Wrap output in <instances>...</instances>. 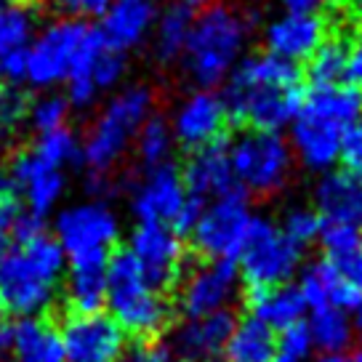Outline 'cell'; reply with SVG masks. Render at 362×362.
<instances>
[{
	"label": "cell",
	"instance_id": "obj_33",
	"mask_svg": "<svg viewBox=\"0 0 362 362\" xmlns=\"http://www.w3.org/2000/svg\"><path fill=\"white\" fill-rule=\"evenodd\" d=\"M173 149H176V139H173L168 120L160 115H152L147 123L139 128L134 141V152L141 163V168L173 163Z\"/></svg>",
	"mask_w": 362,
	"mask_h": 362
},
{
	"label": "cell",
	"instance_id": "obj_3",
	"mask_svg": "<svg viewBox=\"0 0 362 362\" xmlns=\"http://www.w3.org/2000/svg\"><path fill=\"white\" fill-rule=\"evenodd\" d=\"M67 256L51 232L16 240L0 256V309L16 320L45 317L57 304Z\"/></svg>",
	"mask_w": 362,
	"mask_h": 362
},
{
	"label": "cell",
	"instance_id": "obj_34",
	"mask_svg": "<svg viewBox=\"0 0 362 362\" xmlns=\"http://www.w3.org/2000/svg\"><path fill=\"white\" fill-rule=\"evenodd\" d=\"M33 149L51 165L67 170L72 163H80V139L78 134L64 125L48 134H37L33 141Z\"/></svg>",
	"mask_w": 362,
	"mask_h": 362
},
{
	"label": "cell",
	"instance_id": "obj_41",
	"mask_svg": "<svg viewBox=\"0 0 362 362\" xmlns=\"http://www.w3.org/2000/svg\"><path fill=\"white\" fill-rule=\"evenodd\" d=\"M344 170H349L354 176L362 179V120L351 128L346 139H344V147H341V160Z\"/></svg>",
	"mask_w": 362,
	"mask_h": 362
},
{
	"label": "cell",
	"instance_id": "obj_11",
	"mask_svg": "<svg viewBox=\"0 0 362 362\" xmlns=\"http://www.w3.org/2000/svg\"><path fill=\"white\" fill-rule=\"evenodd\" d=\"M304 261V250L293 245L283 235L280 224L269 216H253L245 245L238 256L240 280L250 285V291L288 285Z\"/></svg>",
	"mask_w": 362,
	"mask_h": 362
},
{
	"label": "cell",
	"instance_id": "obj_25",
	"mask_svg": "<svg viewBox=\"0 0 362 362\" xmlns=\"http://www.w3.org/2000/svg\"><path fill=\"white\" fill-rule=\"evenodd\" d=\"M298 291L304 296L306 312H315V309H344L349 312L360 304L362 293H357L344 277L341 272L330 264V261H315L312 267H306L301 272V283Z\"/></svg>",
	"mask_w": 362,
	"mask_h": 362
},
{
	"label": "cell",
	"instance_id": "obj_54",
	"mask_svg": "<svg viewBox=\"0 0 362 362\" xmlns=\"http://www.w3.org/2000/svg\"><path fill=\"white\" fill-rule=\"evenodd\" d=\"M117 362H136V360L131 357V354H128V357H123V360H117Z\"/></svg>",
	"mask_w": 362,
	"mask_h": 362
},
{
	"label": "cell",
	"instance_id": "obj_4",
	"mask_svg": "<svg viewBox=\"0 0 362 362\" xmlns=\"http://www.w3.org/2000/svg\"><path fill=\"white\" fill-rule=\"evenodd\" d=\"M362 120V90L339 83L312 88L293 117L288 144L306 170L328 173L341 160L344 139Z\"/></svg>",
	"mask_w": 362,
	"mask_h": 362
},
{
	"label": "cell",
	"instance_id": "obj_22",
	"mask_svg": "<svg viewBox=\"0 0 362 362\" xmlns=\"http://www.w3.org/2000/svg\"><path fill=\"white\" fill-rule=\"evenodd\" d=\"M179 170L187 192L192 194L197 203H208V200H216L221 194L238 189L232 163H229V144L224 141L192 149Z\"/></svg>",
	"mask_w": 362,
	"mask_h": 362
},
{
	"label": "cell",
	"instance_id": "obj_53",
	"mask_svg": "<svg viewBox=\"0 0 362 362\" xmlns=\"http://www.w3.org/2000/svg\"><path fill=\"white\" fill-rule=\"evenodd\" d=\"M351 362H362V351H357V354L351 357Z\"/></svg>",
	"mask_w": 362,
	"mask_h": 362
},
{
	"label": "cell",
	"instance_id": "obj_42",
	"mask_svg": "<svg viewBox=\"0 0 362 362\" xmlns=\"http://www.w3.org/2000/svg\"><path fill=\"white\" fill-rule=\"evenodd\" d=\"M19 216L22 208L8 200V203H0V256L11 248L16 243V226H19Z\"/></svg>",
	"mask_w": 362,
	"mask_h": 362
},
{
	"label": "cell",
	"instance_id": "obj_8",
	"mask_svg": "<svg viewBox=\"0 0 362 362\" xmlns=\"http://www.w3.org/2000/svg\"><path fill=\"white\" fill-rule=\"evenodd\" d=\"M229 163L238 189H243L248 197H269L288 184L296 158L283 134L245 128L229 144Z\"/></svg>",
	"mask_w": 362,
	"mask_h": 362
},
{
	"label": "cell",
	"instance_id": "obj_12",
	"mask_svg": "<svg viewBox=\"0 0 362 362\" xmlns=\"http://www.w3.org/2000/svg\"><path fill=\"white\" fill-rule=\"evenodd\" d=\"M253 216L256 214L243 189H232L216 200L200 203L197 216L189 226L194 250L203 259L238 261L253 224Z\"/></svg>",
	"mask_w": 362,
	"mask_h": 362
},
{
	"label": "cell",
	"instance_id": "obj_46",
	"mask_svg": "<svg viewBox=\"0 0 362 362\" xmlns=\"http://www.w3.org/2000/svg\"><path fill=\"white\" fill-rule=\"evenodd\" d=\"M8 354H11V325L0 322V362L8 360Z\"/></svg>",
	"mask_w": 362,
	"mask_h": 362
},
{
	"label": "cell",
	"instance_id": "obj_32",
	"mask_svg": "<svg viewBox=\"0 0 362 362\" xmlns=\"http://www.w3.org/2000/svg\"><path fill=\"white\" fill-rule=\"evenodd\" d=\"M346 48H349V40H344L339 35H328L322 40V45L306 62V72H309L312 88H325V86L346 83Z\"/></svg>",
	"mask_w": 362,
	"mask_h": 362
},
{
	"label": "cell",
	"instance_id": "obj_27",
	"mask_svg": "<svg viewBox=\"0 0 362 362\" xmlns=\"http://www.w3.org/2000/svg\"><path fill=\"white\" fill-rule=\"evenodd\" d=\"M250 317H256L267 328L274 333L293 328L298 322H304L306 304L304 296L298 291V285H274V288H259L250 291L248 296Z\"/></svg>",
	"mask_w": 362,
	"mask_h": 362
},
{
	"label": "cell",
	"instance_id": "obj_9",
	"mask_svg": "<svg viewBox=\"0 0 362 362\" xmlns=\"http://www.w3.org/2000/svg\"><path fill=\"white\" fill-rule=\"evenodd\" d=\"M200 203L187 192L181 170L173 163L141 168L128 187V211L136 224H160L189 232Z\"/></svg>",
	"mask_w": 362,
	"mask_h": 362
},
{
	"label": "cell",
	"instance_id": "obj_23",
	"mask_svg": "<svg viewBox=\"0 0 362 362\" xmlns=\"http://www.w3.org/2000/svg\"><path fill=\"white\" fill-rule=\"evenodd\" d=\"M315 211L322 224H341L362 232V179L349 170H328L315 187Z\"/></svg>",
	"mask_w": 362,
	"mask_h": 362
},
{
	"label": "cell",
	"instance_id": "obj_52",
	"mask_svg": "<svg viewBox=\"0 0 362 362\" xmlns=\"http://www.w3.org/2000/svg\"><path fill=\"white\" fill-rule=\"evenodd\" d=\"M163 362H192V360H181V357H176V354H168Z\"/></svg>",
	"mask_w": 362,
	"mask_h": 362
},
{
	"label": "cell",
	"instance_id": "obj_13",
	"mask_svg": "<svg viewBox=\"0 0 362 362\" xmlns=\"http://www.w3.org/2000/svg\"><path fill=\"white\" fill-rule=\"evenodd\" d=\"M240 272L235 261L203 259L181 272L176 283V309L184 317L229 312L240 296Z\"/></svg>",
	"mask_w": 362,
	"mask_h": 362
},
{
	"label": "cell",
	"instance_id": "obj_55",
	"mask_svg": "<svg viewBox=\"0 0 362 362\" xmlns=\"http://www.w3.org/2000/svg\"><path fill=\"white\" fill-rule=\"evenodd\" d=\"M0 322H3V309H0Z\"/></svg>",
	"mask_w": 362,
	"mask_h": 362
},
{
	"label": "cell",
	"instance_id": "obj_37",
	"mask_svg": "<svg viewBox=\"0 0 362 362\" xmlns=\"http://www.w3.org/2000/svg\"><path fill=\"white\" fill-rule=\"evenodd\" d=\"M315 344L309 339V330L304 322H298L293 328L277 333V349L272 362H312Z\"/></svg>",
	"mask_w": 362,
	"mask_h": 362
},
{
	"label": "cell",
	"instance_id": "obj_2",
	"mask_svg": "<svg viewBox=\"0 0 362 362\" xmlns=\"http://www.w3.org/2000/svg\"><path fill=\"white\" fill-rule=\"evenodd\" d=\"M155 115V90L144 83H131L107 96L102 110L80 139V163L86 168L88 192L104 200L115 192V170L134 149L139 128Z\"/></svg>",
	"mask_w": 362,
	"mask_h": 362
},
{
	"label": "cell",
	"instance_id": "obj_21",
	"mask_svg": "<svg viewBox=\"0 0 362 362\" xmlns=\"http://www.w3.org/2000/svg\"><path fill=\"white\" fill-rule=\"evenodd\" d=\"M37 33V16L27 3L0 6V80L22 86L27 75V48Z\"/></svg>",
	"mask_w": 362,
	"mask_h": 362
},
{
	"label": "cell",
	"instance_id": "obj_10",
	"mask_svg": "<svg viewBox=\"0 0 362 362\" xmlns=\"http://www.w3.org/2000/svg\"><path fill=\"white\" fill-rule=\"evenodd\" d=\"M120 216L107 200H78L54 216V240L69 261H110L120 240Z\"/></svg>",
	"mask_w": 362,
	"mask_h": 362
},
{
	"label": "cell",
	"instance_id": "obj_6",
	"mask_svg": "<svg viewBox=\"0 0 362 362\" xmlns=\"http://www.w3.org/2000/svg\"><path fill=\"white\" fill-rule=\"evenodd\" d=\"M104 306L125 336L136 339L139 344L158 341L160 333L168 330L173 317V304L168 301L165 291L149 283L125 250L110 256Z\"/></svg>",
	"mask_w": 362,
	"mask_h": 362
},
{
	"label": "cell",
	"instance_id": "obj_15",
	"mask_svg": "<svg viewBox=\"0 0 362 362\" xmlns=\"http://www.w3.org/2000/svg\"><path fill=\"white\" fill-rule=\"evenodd\" d=\"M59 333L67 362H117L128 349V336L107 312H69Z\"/></svg>",
	"mask_w": 362,
	"mask_h": 362
},
{
	"label": "cell",
	"instance_id": "obj_31",
	"mask_svg": "<svg viewBox=\"0 0 362 362\" xmlns=\"http://www.w3.org/2000/svg\"><path fill=\"white\" fill-rule=\"evenodd\" d=\"M306 330L309 339L315 344V351L320 354H336L346 351L354 341V328H351V317L344 309H315L306 317Z\"/></svg>",
	"mask_w": 362,
	"mask_h": 362
},
{
	"label": "cell",
	"instance_id": "obj_44",
	"mask_svg": "<svg viewBox=\"0 0 362 362\" xmlns=\"http://www.w3.org/2000/svg\"><path fill=\"white\" fill-rule=\"evenodd\" d=\"M346 83L362 90V30L351 37L346 48Z\"/></svg>",
	"mask_w": 362,
	"mask_h": 362
},
{
	"label": "cell",
	"instance_id": "obj_30",
	"mask_svg": "<svg viewBox=\"0 0 362 362\" xmlns=\"http://www.w3.org/2000/svg\"><path fill=\"white\" fill-rule=\"evenodd\" d=\"M192 22L194 11L184 8L179 3H170L163 11H158V19H155V27H152L149 37H152V51H155V57L163 64H170V62L181 59L187 37L192 33Z\"/></svg>",
	"mask_w": 362,
	"mask_h": 362
},
{
	"label": "cell",
	"instance_id": "obj_43",
	"mask_svg": "<svg viewBox=\"0 0 362 362\" xmlns=\"http://www.w3.org/2000/svg\"><path fill=\"white\" fill-rule=\"evenodd\" d=\"M330 264L341 272V277H344L357 293H362V248L349 253V256H344V259H339V261H330Z\"/></svg>",
	"mask_w": 362,
	"mask_h": 362
},
{
	"label": "cell",
	"instance_id": "obj_45",
	"mask_svg": "<svg viewBox=\"0 0 362 362\" xmlns=\"http://www.w3.org/2000/svg\"><path fill=\"white\" fill-rule=\"evenodd\" d=\"M288 11H301V13H320L325 6L336 3V0H283Z\"/></svg>",
	"mask_w": 362,
	"mask_h": 362
},
{
	"label": "cell",
	"instance_id": "obj_50",
	"mask_svg": "<svg viewBox=\"0 0 362 362\" xmlns=\"http://www.w3.org/2000/svg\"><path fill=\"white\" fill-rule=\"evenodd\" d=\"M317 362H351V357L346 351H336V354H320Z\"/></svg>",
	"mask_w": 362,
	"mask_h": 362
},
{
	"label": "cell",
	"instance_id": "obj_17",
	"mask_svg": "<svg viewBox=\"0 0 362 362\" xmlns=\"http://www.w3.org/2000/svg\"><path fill=\"white\" fill-rule=\"evenodd\" d=\"M176 144L184 149H200L216 141H224L229 112L221 99V90L214 88H194L181 99L168 117Z\"/></svg>",
	"mask_w": 362,
	"mask_h": 362
},
{
	"label": "cell",
	"instance_id": "obj_5",
	"mask_svg": "<svg viewBox=\"0 0 362 362\" xmlns=\"http://www.w3.org/2000/svg\"><path fill=\"white\" fill-rule=\"evenodd\" d=\"M250 22L229 3H214L194 13L192 33L187 37L181 67L197 88L224 86L232 69L245 57Z\"/></svg>",
	"mask_w": 362,
	"mask_h": 362
},
{
	"label": "cell",
	"instance_id": "obj_14",
	"mask_svg": "<svg viewBox=\"0 0 362 362\" xmlns=\"http://www.w3.org/2000/svg\"><path fill=\"white\" fill-rule=\"evenodd\" d=\"M123 250L136 261L141 274L160 291L179 283L181 272L187 269L184 238L170 226L136 224Z\"/></svg>",
	"mask_w": 362,
	"mask_h": 362
},
{
	"label": "cell",
	"instance_id": "obj_20",
	"mask_svg": "<svg viewBox=\"0 0 362 362\" xmlns=\"http://www.w3.org/2000/svg\"><path fill=\"white\" fill-rule=\"evenodd\" d=\"M125 72H128L125 54L112 51L110 45L104 43L64 83L67 86L64 96H67L69 107L72 110H88V107H93L104 93H115V90L120 88V83L125 80Z\"/></svg>",
	"mask_w": 362,
	"mask_h": 362
},
{
	"label": "cell",
	"instance_id": "obj_26",
	"mask_svg": "<svg viewBox=\"0 0 362 362\" xmlns=\"http://www.w3.org/2000/svg\"><path fill=\"white\" fill-rule=\"evenodd\" d=\"M8 362H67L62 333L48 317H27L11 325Z\"/></svg>",
	"mask_w": 362,
	"mask_h": 362
},
{
	"label": "cell",
	"instance_id": "obj_57",
	"mask_svg": "<svg viewBox=\"0 0 362 362\" xmlns=\"http://www.w3.org/2000/svg\"><path fill=\"white\" fill-rule=\"evenodd\" d=\"M19 3H22V0H19Z\"/></svg>",
	"mask_w": 362,
	"mask_h": 362
},
{
	"label": "cell",
	"instance_id": "obj_40",
	"mask_svg": "<svg viewBox=\"0 0 362 362\" xmlns=\"http://www.w3.org/2000/svg\"><path fill=\"white\" fill-rule=\"evenodd\" d=\"M48 3L62 16H67V19H83V22H88L90 16H102L112 0H48Z\"/></svg>",
	"mask_w": 362,
	"mask_h": 362
},
{
	"label": "cell",
	"instance_id": "obj_51",
	"mask_svg": "<svg viewBox=\"0 0 362 362\" xmlns=\"http://www.w3.org/2000/svg\"><path fill=\"white\" fill-rule=\"evenodd\" d=\"M344 3H346V8H349L351 16L362 19V0H344Z\"/></svg>",
	"mask_w": 362,
	"mask_h": 362
},
{
	"label": "cell",
	"instance_id": "obj_58",
	"mask_svg": "<svg viewBox=\"0 0 362 362\" xmlns=\"http://www.w3.org/2000/svg\"><path fill=\"white\" fill-rule=\"evenodd\" d=\"M149 3H152V0H149Z\"/></svg>",
	"mask_w": 362,
	"mask_h": 362
},
{
	"label": "cell",
	"instance_id": "obj_47",
	"mask_svg": "<svg viewBox=\"0 0 362 362\" xmlns=\"http://www.w3.org/2000/svg\"><path fill=\"white\" fill-rule=\"evenodd\" d=\"M13 194V187H11V179H8V173L0 168V203H8Z\"/></svg>",
	"mask_w": 362,
	"mask_h": 362
},
{
	"label": "cell",
	"instance_id": "obj_38",
	"mask_svg": "<svg viewBox=\"0 0 362 362\" xmlns=\"http://www.w3.org/2000/svg\"><path fill=\"white\" fill-rule=\"evenodd\" d=\"M30 112V96L22 86L0 83V134H11L22 123H27Z\"/></svg>",
	"mask_w": 362,
	"mask_h": 362
},
{
	"label": "cell",
	"instance_id": "obj_16",
	"mask_svg": "<svg viewBox=\"0 0 362 362\" xmlns=\"http://www.w3.org/2000/svg\"><path fill=\"white\" fill-rule=\"evenodd\" d=\"M6 173L11 179L13 192L22 197L27 214L45 221L48 216L59 211L64 192H67V173L45 163L33 147L16 152Z\"/></svg>",
	"mask_w": 362,
	"mask_h": 362
},
{
	"label": "cell",
	"instance_id": "obj_1",
	"mask_svg": "<svg viewBox=\"0 0 362 362\" xmlns=\"http://www.w3.org/2000/svg\"><path fill=\"white\" fill-rule=\"evenodd\" d=\"M304 96L301 69L267 51L245 54L221 90L229 120L277 134L293 123Z\"/></svg>",
	"mask_w": 362,
	"mask_h": 362
},
{
	"label": "cell",
	"instance_id": "obj_35",
	"mask_svg": "<svg viewBox=\"0 0 362 362\" xmlns=\"http://www.w3.org/2000/svg\"><path fill=\"white\" fill-rule=\"evenodd\" d=\"M69 107L67 96L59 93V90H40V96L30 99V112H27V123L35 134H48V131H57L64 128L69 120Z\"/></svg>",
	"mask_w": 362,
	"mask_h": 362
},
{
	"label": "cell",
	"instance_id": "obj_18",
	"mask_svg": "<svg viewBox=\"0 0 362 362\" xmlns=\"http://www.w3.org/2000/svg\"><path fill=\"white\" fill-rule=\"evenodd\" d=\"M325 37H328V24L320 13L285 11L283 16L272 19L264 30L267 54L291 62L296 67L301 62H309Z\"/></svg>",
	"mask_w": 362,
	"mask_h": 362
},
{
	"label": "cell",
	"instance_id": "obj_56",
	"mask_svg": "<svg viewBox=\"0 0 362 362\" xmlns=\"http://www.w3.org/2000/svg\"><path fill=\"white\" fill-rule=\"evenodd\" d=\"M3 3H8V0H0V6H3Z\"/></svg>",
	"mask_w": 362,
	"mask_h": 362
},
{
	"label": "cell",
	"instance_id": "obj_28",
	"mask_svg": "<svg viewBox=\"0 0 362 362\" xmlns=\"http://www.w3.org/2000/svg\"><path fill=\"white\" fill-rule=\"evenodd\" d=\"M107 264L110 261H69L62 293L75 315L104 312L107 301Z\"/></svg>",
	"mask_w": 362,
	"mask_h": 362
},
{
	"label": "cell",
	"instance_id": "obj_29",
	"mask_svg": "<svg viewBox=\"0 0 362 362\" xmlns=\"http://www.w3.org/2000/svg\"><path fill=\"white\" fill-rule=\"evenodd\" d=\"M274 349H277V333L248 315L235 322L221 362H272Z\"/></svg>",
	"mask_w": 362,
	"mask_h": 362
},
{
	"label": "cell",
	"instance_id": "obj_48",
	"mask_svg": "<svg viewBox=\"0 0 362 362\" xmlns=\"http://www.w3.org/2000/svg\"><path fill=\"white\" fill-rule=\"evenodd\" d=\"M173 3H179V6L189 8V11H203L208 6H214L216 0H173Z\"/></svg>",
	"mask_w": 362,
	"mask_h": 362
},
{
	"label": "cell",
	"instance_id": "obj_49",
	"mask_svg": "<svg viewBox=\"0 0 362 362\" xmlns=\"http://www.w3.org/2000/svg\"><path fill=\"white\" fill-rule=\"evenodd\" d=\"M351 328H354V339L362 341V298L360 304L354 306V317H351Z\"/></svg>",
	"mask_w": 362,
	"mask_h": 362
},
{
	"label": "cell",
	"instance_id": "obj_36",
	"mask_svg": "<svg viewBox=\"0 0 362 362\" xmlns=\"http://www.w3.org/2000/svg\"><path fill=\"white\" fill-rule=\"evenodd\" d=\"M277 224H280L285 238L291 240L293 245H298L301 250L309 248L312 243H317L320 235H322V218H320V214H317L315 208H304V205L288 208Z\"/></svg>",
	"mask_w": 362,
	"mask_h": 362
},
{
	"label": "cell",
	"instance_id": "obj_24",
	"mask_svg": "<svg viewBox=\"0 0 362 362\" xmlns=\"http://www.w3.org/2000/svg\"><path fill=\"white\" fill-rule=\"evenodd\" d=\"M155 19H158V8L149 0H112L102 13L99 33L112 51L128 54L144 45V40L152 35Z\"/></svg>",
	"mask_w": 362,
	"mask_h": 362
},
{
	"label": "cell",
	"instance_id": "obj_7",
	"mask_svg": "<svg viewBox=\"0 0 362 362\" xmlns=\"http://www.w3.org/2000/svg\"><path fill=\"white\" fill-rule=\"evenodd\" d=\"M102 45L99 27L83 19L59 16L35 33V40L27 48L24 83L37 90H57Z\"/></svg>",
	"mask_w": 362,
	"mask_h": 362
},
{
	"label": "cell",
	"instance_id": "obj_19",
	"mask_svg": "<svg viewBox=\"0 0 362 362\" xmlns=\"http://www.w3.org/2000/svg\"><path fill=\"white\" fill-rule=\"evenodd\" d=\"M235 312H216L205 317H184L170 330V354L192 362H218L224 357V346L235 328Z\"/></svg>",
	"mask_w": 362,
	"mask_h": 362
},
{
	"label": "cell",
	"instance_id": "obj_39",
	"mask_svg": "<svg viewBox=\"0 0 362 362\" xmlns=\"http://www.w3.org/2000/svg\"><path fill=\"white\" fill-rule=\"evenodd\" d=\"M317 243L325 250V259L339 261V259H344V256H349V253L362 248V232L360 229H351V226H341V224H322V235H320Z\"/></svg>",
	"mask_w": 362,
	"mask_h": 362
}]
</instances>
